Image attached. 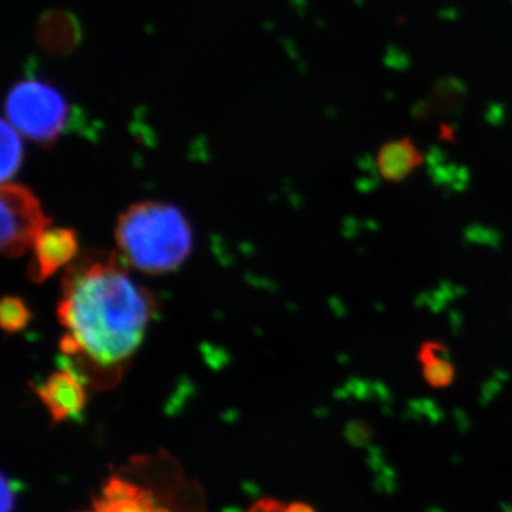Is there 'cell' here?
<instances>
[{
  "instance_id": "obj_1",
  "label": "cell",
  "mask_w": 512,
  "mask_h": 512,
  "mask_svg": "<svg viewBox=\"0 0 512 512\" xmlns=\"http://www.w3.org/2000/svg\"><path fill=\"white\" fill-rule=\"evenodd\" d=\"M153 311V298L116 255L84 259L64 278L57 316L67 333L60 348L92 369L114 373L143 342Z\"/></svg>"
},
{
  "instance_id": "obj_2",
  "label": "cell",
  "mask_w": 512,
  "mask_h": 512,
  "mask_svg": "<svg viewBox=\"0 0 512 512\" xmlns=\"http://www.w3.org/2000/svg\"><path fill=\"white\" fill-rule=\"evenodd\" d=\"M116 242L124 259L138 271L167 274L191 254L192 231L174 205L138 202L120 215Z\"/></svg>"
},
{
  "instance_id": "obj_3",
  "label": "cell",
  "mask_w": 512,
  "mask_h": 512,
  "mask_svg": "<svg viewBox=\"0 0 512 512\" xmlns=\"http://www.w3.org/2000/svg\"><path fill=\"white\" fill-rule=\"evenodd\" d=\"M5 121L26 140L50 143L66 130L70 104L62 90L40 77H26L6 94Z\"/></svg>"
},
{
  "instance_id": "obj_4",
  "label": "cell",
  "mask_w": 512,
  "mask_h": 512,
  "mask_svg": "<svg viewBox=\"0 0 512 512\" xmlns=\"http://www.w3.org/2000/svg\"><path fill=\"white\" fill-rule=\"evenodd\" d=\"M0 194V247L3 254L16 258L35 245L39 235L49 228L50 220L35 195L25 187L3 184Z\"/></svg>"
},
{
  "instance_id": "obj_5",
  "label": "cell",
  "mask_w": 512,
  "mask_h": 512,
  "mask_svg": "<svg viewBox=\"0 0 512 512\" xmlns=\"http://www.w3.org/2000/svg\"><path fill=\"white\" fill-rule=\"evenodd\" d=\"M36 393L53 421L74 419L87 403L84 379L70 366L53 372L37 387Z\"/></svg>"
},
{
  "instance_id": "obj_6",
  "label": "cell",
  "mask_w": 512,
  "mask_h": 512,
  "mask_svg": "<svg viewBox=\"0 0 512 512\" xmlns=\"http://www.w3.org/2000/svg\"><path fill=\"white\" fill-rule=\"evenodd\" d=\"M79 251L76 232L70 228H46L32 247L28 274L33 282L46 281L70 264Z\"/></svg>"
},
{
  "instance_id": "obj_7",
  "label": "cell",
  "mask_w": 512,
  "mask_h": 512,
  "mask_svg": "<svg viewBox=\"0 0 512 512\" xmlns=\"http://www.w3.org/2000/svg\"><path fill=\"white\" fill-rule=\"evenodd\" d=\"M424 156L412 138L404 137L384 143L377 151L376 167L387 183H402L423 164Z\"/></svg>"
},
{
  "instance_id": "obj_8",
  "label": "cell",
  "mask_w": 512,
  "mask_h": 512,
  "mask_svg": "<svg viewBox=\"0 0 512 512\" xmlns=\"http://www.w3.org/2000/svg\"><path fill=\"white\" fill-rule=\"evenodd\" d=\"M417 360L421 376L431 389H446L456 379V367L450 357V350L439 340H427L420 345Z\"/></svg>"
},
{
  "instance_id": "obj_9",
  "label": "cell",
  "mask_w": 512,
  "mask_h": 512,
  "mask_svg": "<svg viewBox=\"0 0 512 512\" xmlns=\"http://www.w3.org/2000/svg\"><path fill=\"white\" fill-rule=\"evenodd\" d=\"M26 138L15 130L8 121L0 127V175L2 183L8 184L16 177L25 158Z\"/></svg>"
},
{
  "instance_id": "obj_10",
  "label": "cell",
  "mask_w": 512,
  "mask_h": 512,
  "mask_svg": "<svg viewBox=\"0 0 512 512\" xmlns=\"http://www.w3.org/2000/svg\"><path fill=\"white\" fill-rule=\"evenodd\" d=\"M32 319L26 303L16 296H6L0 305V325L8 333H18L26 328Z\"/></svg>"
},
{
  "instance_id": "obj_11",
  "label": "cell",
  "mask_w": 512,
  "mask_h": 512,
  "mask_svg": "<svg viewBox=\"0 0 512 512\" xmlns=\"http://www.w3.org/2000/svg\"><path fill=\"white\" fill-rule=\"evenodd\" d=\"M144 488L136 484L128 483L119 477L110 478L103 488V498L110 503H119V501L137 500L143 493Z\"/></svg>"
},
{
  "instance_id": "obj_12",
  "label": "cell",
  "mask_w": 512,
  "mask_h": 512,
  "mask_svg": "<svg viewBox=\"0 0 512 512\" xmlns=\"http://www.w3.org/2000/svg\"><path fill=\"white\" fill-rule=\"evenodd\" d=\"M20 491H22V485H20L18 481L13 480V478H10L6 476L5 473H3L2 490H0V494H2V507H0V512L16 511V507H18Z\"/></svg>"
},
{
  "instance_id": "obj_13",
  "label": "cell",
  "mask_w": 512,
  "mask_h": 512,
  "mask_svg": "<svg viewBox=\"0 0 512 512\" xmlns=\"http://www.w3.org/2000/svg\"><path fill=\"white\" fill-rule=\"evenodd\" d=\"M94 507H96V511L99 512H148L146 508H144V505L138 500L110 503V501L101 498V500H97L96 503H94Z\"/></svg>"
},
{
  "instance_id": "obj_14",
  "label": "cell",
  "mask_w": 512,
  "mask_h": 512,
  "mask_svg": "<svg viewBox=\"0 0 512 512\" xmlns=\"http://www.w3.org/2000/svg\"><path fill=\"white\" fill-rule=\"evenodd\" d=\"M285 507L279 501L262 500L256 503L248 512H284Z\"/></svg>"
},
{
  "instance_id": "obj_15",
  "label": "cell",
  "mask_w": 512,
  "mask_h": 512,
  "mask_svg": "<svg viewBox=\"0 0 512 512\" xmlns=\"http://www.w3.org/2000/svg\"><path fill=\"white\" fill-rule=\"evenodd\" d=\"M284 512H316L311 505L305 503H292L285 508Z\"/></svg>"
},
{
  "instance_id": "obj_16",
  "label": "cell",
  "mask_w": 512,
  "mask_h": 512,
  "mask_svg": "<svg viewBox=\"0 0 512 512\" xmlns=\"http://www.w3.org/2000/svg\"><path fill=\"white\" fill-rule=\"evenodd\" d=\"M90 512H92V511H90ZM94 512H99V511H94Z\"/></svg>"
},
{
  "instance_id": "obj_17",
  "label": "cell",
  "mask_w": 512,
  "mask_h": 512,
  "mask_svg": "<svg viewBox=\"0 0 512 512\" xmlns=\"http://www.w3.org/2000/svg\"><path fill=\"white\" fill-rule=\"evenodd\" d=\"M510 512H512V510Z\"/></svg>"
}]
</instances>
